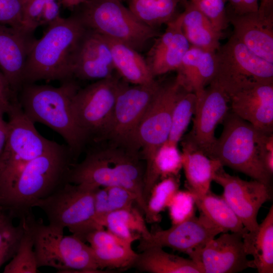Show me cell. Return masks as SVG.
<instances>
[{"label": "cell", "mask_w": 273, "mask_h": 273, "mask_svg": "<svg viewBox=\"0 0 273 273\" xmlns=\"http://www.w3.org/2000/svg\"><path fill=\"white\" fill-rule=\"evenodd\" d=\"M76 160L66 145L55 142L25 166L0 204V208L14 218L26 216L37 201L67 182Z\"/></svg>", "instance_id": "1"}, {"label": "cell", "mask_w": 273, "mask_h": 273, "mask_svg": "<svg viewBox=\"0 0 273 273\" xmlns=\"http://www.w3.org/2000/svg\"><path fill=\"white\" fill-rule=\"evenodd\" d=\"M59 86L26 83L18 95L20 105L34 124H44L60 134L77 160L87 144L72 110V100L80 88L74 78Z\"/></svg>", "instance_id": "2"}, {"label": "cell", "mask_w": 273, "mask_h": 273, "mask_svg": "<svg viewBox=\"0 0 273 273\" xmlns=\"http://www.w3.org/2000/svg\"><path fill=\"white\" fill-rule=\"evenodd\" d=\"M85 30L73 14L67 18L60 17L49 24L28 55L23 74L24 84L41 80L62 82L74 78V58Z\"/></svg>", "instance_id": "3"}, {"label": "cell", "mask_w": 273, "mask_h": 273, "mask_svg": "<svg viewBox=\"0 0 273 273\" xmlns=\"http://www.w3.org/2000/svg\"><path fill=\"white\" fill-rule=\"evenodd\" d=\"M138 152L111 145L91 150L71 167L67 182L98 187L118 186L133 193L138 206L146 213L144 195L145 163Z\"/></svg>", "instance_id": "4"}, {"label": "cell", "mask_w": 273, "mask_h": 273, "mask_svg": "<svg viewBox=\"0 0 273 273\" xmlns=\"http://www.w3.org/2000/svg\"><path fill=\"white\" fill-rule=\"evenodd\" d=\"M222 123V131L210 158L270 187L271 175L265 169L260 156L267 133L232 112H229Z\"/></svg>", "instance_id": "5"}, {"label": "cell", "mask_w": 273, "mask_h": 273, "mask_svg": "<svg viewBox=\"0 0 273 273\" xmlns=\"http://www.w3.org/2000/svg\"><path fill=\"white\" fill-rule=\"evenodd\" d=\"M119 0H87L73 13L88 29L137 51L159 36L157 28L139 20Z\"/></svg>", "instance_id": "6"}, {"label": "cell", "mask_w": 273, "mask_h": 273, "mask_svg": "<svg viewBox=\"0 0 273 273\" xmlns=\"http://www.w3.org/2000/svg\"><path fill=\"white\" fill-rule=\"evenodd\" d=\"M6 114L9 130L0 156V204L25 166L55 143L38 132L18 100L13 103Z\"/></svg>", "instance_id": "7"}, {"label": "cell", "mask_w": 273, "mask_h": 273, "mask_svg": "<svg viewBox=\"0 0 273 273\" xmlns=\"http://www.w3.org/2000/svg\"><path fill=\"white\" fill-rule=\"evenodd\" d=\"M36 220L33 223L34 249L37 266L58 272H104L99 268L92 248L76 236Z\"/></svg>", "instance_id": "8"}, {"label": "cell", "mask_w": 273, "mask_h": 273, "mask_svg": "<svg viewBox=\"0 0 273 273\" xmlns=\"http://www.w3.org/2000/svg\"><path fill=\"white\" fill-rule=\"evenodd\" d=\"M98 187L67 182L34 207L46 215L49 224L64 230L84 242L92 231L103 228L95 220L94 194Z\"/></svg>", "instance_id": "9"}, {"label": "cell", "mask_w": 273, "mask_h": 273, "mask_svg": "<svg viewBox=\"0 0 273 273\" xmlns=\"http://www.w3.org/2000/svg\"><path fill=\"white\" fill-rule=\"evenodd\" d=\"M125 82L113 75L80 88L75 94L73 114L87 143L104 140L117 96Z\"/></svg>", "instance_id": "10"}, {"label": "cell", "mask_w": 273, "mask_h": 273, "mask_svg": "<svg viewBox=\"0 0 273 273\" xmlns=\"http://www.w3.org/2000/svg\"><path fill=\"white\" fill-rule=\"evenodd\" d=\"M211 81L226 94L250 83L273 81V64L256 55L233 34L215 52Z\"/></svg>", "instance_id": "11"}, {"label": "cell", "mask_w": 273, "mask_h": 273, "mask_svg": "<svg viewBox=\"0 0 273 273\" xmlns=\"http://www.w3.org/2000/svg\"><path fill=\"white\" fill-rule=\"evenodd\" d=\"M183 88L177 76L168 83H161L138 127L133 150H141L145 171L150 168L157 151L168 139L173 107Z\"/></svg>", "instance_id": "12"}, {"label": "cell", "mask_w": 273, "mask_h": 273, "mask_svg": "<svg viewBox=\"0 0 273 273\" xmlns=\"http://www.w3.org/2000/svg\"><path fill=\"white\" fill-rule=\"evenodd\" d=\"M160 84L156 80L149 84L131 86L125 82L117 96L104 140H108L111 145L134 151L138 127Z\"/></svg>", "instance_id": "13"}, {"label": "cell", "mask_w": 273, "mask_h": 273, "mask_svg": "<svg viewBox=\"0 0 273 273\" xmlns=\"http://www.w3.org/2000/svg\"><path fill=\"white\" fill-rule=\"evenodd\" d=\"M229 98L224 90L211 81L197 97L191 130L184 141L210 157L216 141L215 131L229 112Z\"/></svg>", "instance_id": "14"}, {"label": "cell", "mask_w": 273, "mask_h": 273, "mask_svg": "<svg viewBox=\"0 0 273 273\" xmlns=\"http://www.w3.org/2000/svg\"><path fill=\"white\" fill-rule=\"evenodd\" d=\"M222 233L220 227L200 213L199 217L194 215L167 230L151 231L149 238L139 240L138 248L142 251L151 247H167L188 254Z\"/></svg>", "instance_id": "15"}, {"label": "cell", "mask_w": 273, "mask_h": 273, "mask_svg": "<svg viewBox=\"0 0 273 273\" xmlns=\"http://www.w3.org/2000/svg\"><path fill=\"white\" fill-rule=\"evenodd\" d=\"M213 180L222 187V197L244 227L248 232L256 231L259 225L258 211L271 198L270 187L256 180L247 181L230 175L223 167L216 172Z\"/></svg>", "instance_id": "16"}, {"label": "cell", "mask_w": 273, "mask_h": 273, "mask_svg": "<svg viewBox=\"0 0 273 273\" xmlns=\"http://www.w3.org/2000/svg\"><path fill=\"white\" fill-rule=\"evenodd\" d=\"M188 255L201 273H236L251 267L253 260L246 254L241 233H222Z\"/></svg>", "instance_id": "17"}, {"label": "cell", "mask_w": 273, "mask_h": 273, "mask_svg": "<svg viewBox=\"0 0 273 273\" xmlns=\"http://www.w3.org/2000/svg\"><path fill=\"white\" fill-rule=\"evenodd\" d=\"M232 112L267 133L273 132V81L254 82L226 94Z\"/></svg>", "instance_id": "18"}, {"label": "cell", "mask_w": 273, "mask_h": 273, "mask_svg": "<svg viewBox=\"0 0 273 273\" xmlns=\"http://www.w3.org/2000/svg\"><path fill=\"white\" fill-rule=\"evenodd\" d=\"M34 33L0 24V70L18 96L24 84L26 62L36 41Z\"/></svg>", "instance_id": "19"}, {"label": "cell", "mask_w": 273, "mask_h": 273, "mask_svg": "<svg viewBox=\"0 0 273 273\" xmlns=\"http://www.w3.org/2000/svg\"><path fill=\"white\" fill-rule=\"evenodd\" d=\"M115 67L105 38L86 28L77 48L73 64V77L96 81L113 76Z\"/></svg>", "instance_id": "20"}, {"label": "cell", "mask_w": 273, "mask_h": 273, "mask_svg": "<svg viewBox=\"0 0 273 273\" xmlns=\"http://www.w3.org/2000/svg\"><path fill=\"white\" fill-rule=\"evenodd\" d=\"M233 34L252 52L273 64V15L257 12L236 14L226 10Z\"/></svg>", "instance_id": "21"}, {"label": "cell", "mask_w": 273, "mask_h": 273, "mask_svg": "<svg viewBox=\"0 0 273 273\" xmlns=\"http://www.w3.org/2000/svg\"><path fill=\"white\" fill-rule=\"evenodd\" d=\"M166 24L165 32L156 39L146 60L154 77L176 70L191 46L183 31L180 14Z\"/></svg>", "instance_id": "22"}, {"label": "cell", "mask_w": 273, "mask_h": 273, "mask_svg": "<svg viewBox=\"0 0 273 273\" xmlns=\"http://www.w3.org/2000/svg\"><path fill=\"white\" fill-rule=\"evenodd\" d=\"M183 87L200 96L215 73V53L191 46L176 70Z\"/></svg>", "instance_id": "23"}, {"label": "cell", "mask_w": 273, "mask_h": 273, "mask_svg": "<svg viewBox=\"0 0 273 273\" xmlns=\"http://www.w3.org/2000/svg\"><path fill=\"white\" fill-rule=\"evenodd\" d=\"M181 153L188 190L196 195L206 193L210 191L215 174L222 165L184 141Z\"/></svg>", "instance_id": "24"}, {"label": "cell", "mask_w": 273, "mask_h": 273, "mask_svg": "<svg viewBox=\"0 0 273 273\" xmlns=\"http://www.w3.org/2000/svg\"><path fill=\"white\" fill-rule=\"evenodd\" d=\"M185 10L180 14L184 33L191 46L215 53L220 46L222 32L217 30L198 9L185 0Z\"/></svg>", "instance_id": "25"}, {"label": "cell", "mask_w": 273, "mask_h": 273, "mask_svg": "<svg viewBox=\"0 0 273 273\" xmlns=\"http://www.w3.org/2000/svg\"><path fill=\"white\" fill-rule=\"evenodd\" d=\"M104 37L110 47L115 69L124 81L139 85L149 84L155 80L146 60L136 50L126 44Z\"/></svg>", "instance_id": "26"}, {"label": "cell", "mask_w": 273, "mask_h": 273, "mask_svg": "<svg viewBox=\"0 0 273 273\" xmlns=\"http://www.w3.org/2000/svg\"><path fill=\"white\" fill-rule=\"evenodd\" d=\"M246 254L251 255L259 273L273 272V207L271 206L258 229L243 235Z\"/></svg>", "instance_id": "27"}, {"label": "cell", "mask_w": 273, "mask_h": 273, "mask_svg": "<svg viewBox=\"0 0 273 273\" xmlns=\"http://www.w3.org/2000/svg\"><path fill=\"white\" fill-rule=\"evenodd\" d=\"M132 267L148 273H201L191 258L169 253L157 246L146 248L138 253Z\"/></svg>", "instance_id": "28"}, {"label": "cell", "mask_w": 273, "mask_h": 273, "mask_svg": "<svg viewBox=\"0 0 273 273\" xmlns=\"http://www.w3.org/2000/svg\"><path fill=\"white\" fill-rule=\"evenodd\" d=\"M192 195L200 213L220 227L223 233L244 234L248 232L222 196L215 195L210 190L203 195Z\"/></svg>", "instance_id": "29"}, {"label": "cell", "mask_w": 273, "mask_h": 273, "mask_svg": "<svg viewBox=\"0 0 273 273\" xmlns=\"http://www.w3.org/2000/svg\"><path fill=\"white\" fill-rule=\"evenodd\" d=\"M128 8L141 22L155 28L167 24L176 16L180 2L184 0H127Z\"/></svg>", "instance_id": "30"}, {"label": "cell", "mask_w": 273, "mask_h": 273, "mask_svg": "<svg viewBox=\"0 0 273 273\" xmlns=\"http://www.w3.org/2000/svg\"><path fill=\"white\" fill-rule=\"evenodd\" d=\"M24 217V230L18 249L6 265L4 273L39 272L34 249L33 223L35 219L32 212Z\"/></svg>", "instance_id": "31"}, {"label": "cell", "mask_w": 273, "mask_h": 273, "mask_svg": "<svg viewBox=\"0 0 273 273\" xmlns=\"http://www.w3.org/2000/svg\"><path fill=\"white\" fill-rule=\"evenodd\" d=\"M179 187L178 175L161 179L153 187L147 201L145 220L148 223L160 221V213L168 208L170 202Z\"/></svg>", "instance_id": "32"}, {"label": "cell", "mask_w": 273, "mask_h": 273, "mask_svg": "<svg viewBox=\"0 0 273 273\" xmlns=\"http://www.w3.org/2000/svg\"><path fill=\"white\" fill-rule=\"evenodd\" d=\"M197 96L184 88L180 93L172 113L168 143L177 145L194 115Z\"/></svg>", "instance_id": "33"}, {"label": "cell", "mask_w": 273, "mask_h": 273, "mask_svg": "<svg viewBox=\"0 0 273 273\" xmlns=\"http://www.w3.org/2000/svg\"><path fill=\"white\" fill-rule=\"evenodd\" d=\"M131 245L126 242L92 249L101 270H124L132 267L138 255Z\"/></svg>", "instance_id": "34"}, {"label": "cell", "mask_w": 273, "mask_h": 273, "mask_svg": "<svg viewBox=\"0 0 273 273\" xmlns=\"http://www.w3.org/2000/svg\"><path fill=\"white\" fill-rule=\"evenodd\" d=\"M14 217L0 208V268L15 255L24 230V217L14 225Z\"/></svg>", "instance_id": "35"}, {"label": "cell", "mask_w": 273, "mask_h": 273, "mask_svg": "<svg viewBox=\"0 0 273 273\" xmlns=\"http://www.w3.org/2000/svg\"><path fill=\"white\" fill-rule=\"evenodd\" d=\"M140 210L134 206L115 210L100 218L97 223L104 228L108 222H116L140 235V239H146L150 237L151 231L147 228L145 218Z\"/></svg>", "instance_id": "36"}, {"label": "cell", "mask_w": 273, "mask_h": 273, "mask_svg": "<svg viewBox=\"0 0 273 273\" xmlns=\"http://www.w3.org/2000/svg\"><path fill=\"white\" fill-rule=\"evenodd\" d=\"M211 21L214 27L222 32L228 26L229 23L225 0H187Z\"/></svg>", "instance_id": "37"}, {"label": "cell", "mask_w": 273, "mask_h": 273, "mask_svg": "<svg viewBox=\"0 0 273 273\" xmlns=\"http://www.w3.org/2000/svg\"><path fill=\"white\" fill-rule=\"evenodd\" d=\"M195 206L194 198L190 191L178 190L168 207L172 224L195 215Z\"/></svg>", "instance_id": "38"}, {"label": "cell", "mask_w": 273, "mask_h": 273, "mask_svg": "<svg viewBox=\"0 0 273 273\" xmlns=\"http://www.w3.org/2000/svg\"><path fill=\"white\" fill-rule=\"evenodd\" d=\"M104 187L106 190V202L108 213L132 207L135 204L138 206L136 196L126 189L118 186Z\"/></svg>", "instance_id": "39"}, {"label": "cell", "mask_w": 273, "mask_h": 273, "mask_svg": "<svg viewBox=\"0 0 273 273\" xmlns=\"http://www.w3.org/2000/svg\"><path fill=\"white\" fill-rule=\"evenodd\" d=\"M26 0H0V24L22 27L23 9Z\"/></svg>", "instance_id": "40"}, {"label": "cell", "mask_w": 273, "mask_h": 273, "mask_svg": "<svg viewBox=\"0 0 273 273\" xmlns=\"http://www.w3.org/2000/svg\"><path fill=\"white\" fill-rule=\"evenodd\" d=\"M53 0H26L23 13L22 28L34 33L39 26L42 10L49 2Z\"/></svg>", "instance_id": "41"}, {"label": "cell", "mask_w": 273, "mask_h": 273, "mask_svg": "<svg viewBox=\"0 0 273 273\" xmlns=\"http://www.w3.org/2000/svg\"><path fill=\"white\" fill-rule=\"evenodd\" d=\"M85 242L88 243L89 246L93 249L126 242L130 243L118 237L107 230H105L104 228L98 229L90 233L85 238Z\"/></svg>", "instance_id": "42"}, {"label": "cell", "mask_w": 273, "mask_h": 273, "mask_svg": "<svg viewBox=\"0 0 273 273\" xmlns=\"http://www.w3.org/2000/svg\"><path fill=\"white\" fill-rule=\"evenodd\" d=\"M18 100V96L0 70V108L6 114L13 103Z\"/></svg>", "instance_id": "43"}, {"label": "cell", "mask_w": 273, "mask_h": 273, "mask_svg": "<svg viewBox=\"0 0 273 273\" xmlns=\"http://www.w3.org/2000/svg\"><path fill=\"white\" fill-rule=\"evenodd\" d=\"M60 5L57 0L52 1L44 6L39 21V26L49 25L60 18Z\"/></svg>", "instance_id": "44"}, {"label": "cell", "mask_w": 273, "mask_h": 273, "mask_svg": "<svg viewBox=\"0 0 273 273\" xmlns=\"http://www.w3.org/2000/svg\"><path fill=\"white\" fill-rule=\"evenodd\" d=\"M5 114L0 108V156L5 148L8 135V124L4 119Z\"/></svg>", "instance_id": "45"}, {"label": "cell", "mask_w": 273, "mask_h": 273, "mask_svg": "<svg viewBox=\"0 0 273 273\" xmlns=\"http://www.w3.org/2000/svg\"><path fill=\"white\" fill-rule=\"evenodd\" d=\"M259 6L258 0H243L241 14L257 12Z\"/></svg>", "instance_id": "46"}, {"label": "cell", "mask_w": 273, "mask_h": 273, "mask_svg": "<svg viewBox=\"0 0 273 273\" xmlns=\"http://www.w3.org/2000/svg\"><path fill=\"white\" fill-rule=\"evenodd\" d=\"M258 11L265 15H273V0H260Z\"/></svg>", "instance_id": "47"}, {"label": "cell", "mask_w": 273, "mask_h": 273, "mask_svg": "<svg viewBox=\"0 0 273 273\" xmlns=\"http://www.w3.org/2000/svg\"><path fill=\"white\" fill-rule=\"evenodd\" d=\"M229 2L231 11L236 14H241L242 11V5L243 0H225Z\"/></svg>", "instance_id": "48"}, {"label": "cell", "mask_w": 273, "mask_h": 273, "mask_svg": "<svg viewBox=\"0 0 273 273\" xmlns=\"http://www.w3.org/2000/svg\"><path fill=\"white\" fill-rule=\"evenodd\" d=\"M64 7L67 8H74L87 0H60Z\"/></svg>", "instance_id": "49"}, {"label": "cell", "mask_w": 273, "mask_h": 273, "mask_svg": "<svg viewBox=\"0 0 273 273\" xmlns=\"http://www.w3.org/2000/svg\"><path fill=\"white\" fill-rule=\"evenodd\" d=\"M119 1H121L122 0H119Z\"/></svg>", "instance_id": "50"}]
</instances>
